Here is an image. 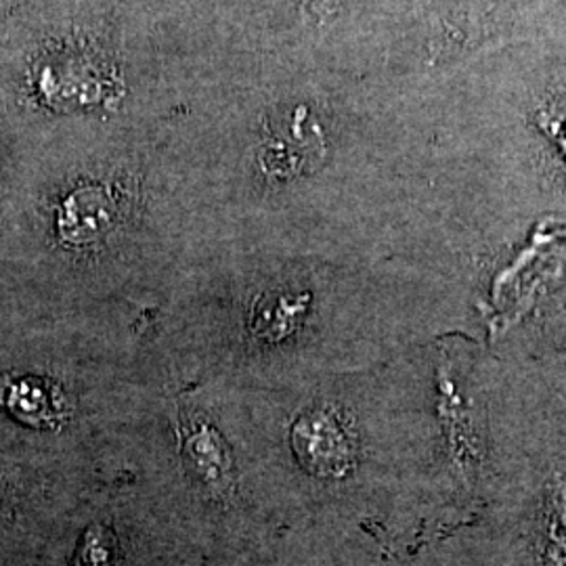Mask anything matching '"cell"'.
Instances as JSON below:
<instances>
[{"mask_svg": "<svg viewBox=\"0 0 566 566\" xmlns=\"http://www.w3.org/2000/svg\"><path fill=\"white\" fill-rule=\"evenodd\" d=\"M0 407L34 428H60L70 418L61 386L39 376L0 374Z\"/></svg>", "mask_w": 566, "mask_h": 566, "instance_id": "2", "label": "cell"}, {"mask_svg": "<svg viewBox=\"0 0 566 566\" xmlns=\"http://www.w3.org/2000/svg\"><path fill=\"white\" fill-rule=\"evenodd\" d=\"M317 13H325L327 9H329V4H332V0H306Z\"/></svg>", "mask_w": 566, "mask_h": 566, "instance_id": "7", "label": "cell"}, {"mask_svg": "<svg viewBox=\"0 0 566 566\" xmlns=\"http://www.w3.org/2000/svg\"><path fill=\"white\" fill-rule=\"evenodd\" d=\"M292 447L301 464L317 476L338 479L355 465V443L340 411L313 407L292 428Z\"/></svg>", "mask_w": 566, "mask_h": 566, "instance_id": "1", "label": "cell"}, {"mask_svg": "<svg viewBox=\"0 0 566 566\" xmlns=\"http://www.w3.org/2000/svg\"><path fill=\"white\" fill-rule=\"evenodd\" d=\"M116 206L97 187H84L72 193L61 210L60 231L72 243L95 242L114 224Z\"/></svg>", "mask_w": 566, "mask_h": 566, "instance_id": "3", "label": "cell"}, {"mask_svg": "<svg viewBox=\"0 0 566 566\" xmlns=\"http://www.w3.org/2000/svg\"><path fill=\"white\" fill-rule=\"evenodd\" d=\"M324 158V137L317 126L306 128V116H296L287 135L269 143L264 168L273 175H296Z\"/></svg>", "mask_w": 566, "mask_h": 566, "instance_id": "4", "label": "cell"}, {"mask_svg": "<svg viewBox=\"0 0 566 566\" xmlns=\"http://www.w3.org/2000/svg\"><path fill=\"white\" fill-rule=\"evenodd\" d=\"M76 566H112V537L103 526L86 531Z\"/></svg>", "mask_w": 566, "mask_h": 566, "instance_id": "6", "label": "cell"}, {"mask_svg": "<svg viewBox=\"0 0 566 566\" xmlns=\"http://www.w3.org/2000/svg\"><path fill=\"white\" fill-rule=\"evenodd\" d=\"M185 460L214 491L231 483V458L223 437L208 422H191L185 430Z\"/></svg>", "mask_w": 566, "mask_h": 566, "instance_id": "5", "label": "cell"}]
</instances>
